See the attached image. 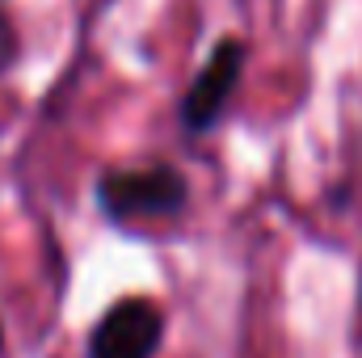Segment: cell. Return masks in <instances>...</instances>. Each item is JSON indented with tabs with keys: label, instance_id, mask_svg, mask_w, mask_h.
<instances>
[{
	"label": "cell",
	"instance_id": "obj_1",
	"mask_svg": "<svg viewBox=\"0 0 362 358\" xmlns=\"http://www.w3.org/2000/svg\"><path fill=\"white\" fill-rule=\"evenodd\" d=\"M93 202L114 228L177 219L189 207V178L169 161H152L139 169H101L93 181Z\"/></svg>",
	"mask_w": 362,
	"mask_h": 358
},
{
	"label": "cell",
	"instance_id": "obj_2",
	"mask_svg": "<svg viewBox=\"0 0 362 358\" xmlns=\"http://www.w3.org/2000/svg\"><path fill=\"white\" fill-rule=\"evenodd\" d=\"M245 64H249V47H245L240 38L228 34V38H219V42L211 47L206 64L194 72L189 89L181 93V101H177V127L189 139H198V135H206V131L219 127L228 101L240 89Z\"/></svg>",
	"mask_w": 362,
	"mask_h": 358
},
{
	"label": "cell",
	"instance_id": "obj_3",
	"mask_svg": "<svg viewBox=\"0 0 362 358\" xmlns=\"http://www.w3.org/2000/svg\"><path fill=\"white\" fill-rule=\"evenodd\" d=\"M165 308L152 295L114 299L85 337V358H156L165 346Z\"/></svg>",
	"mask_w": 362,
	"mask_h": 358
},
{
	"label": "cell",
	"instance_id": "obj_4",
	"mask_svg": "<svg viewBox=\"0 0 362 358\" xmlns=\"http://www.w3.org/2000/svg\"><path fill=\"white\" fill-rule=\"evenodd\" d=\"M17 59H21V34H17L13 17L0 8V76H8Z\"/></svg>",
	"mask_w": 362,
	"mask_h": 358
},
{
	"label": "cell",
	"instance_id": "obj_5",
	"mask_svg": "<svg viewBox=\"0 0 362 358\" xmlns=\"http://www.w3.org/2000/svg\"><path fill=\"white\" fill-rule=\"evenodd\" d=\"M354 346L362 350V266H358V308H354Z\"/></svg>",
	"mask_w": 362,
	"mask_h": 358
},
{
	"label": "cell",
	"instance_id": "obj_6",
	"mask_svg": "<svg viewBox=\"0 0 362 358\" xmlns=\"http://www.w3.org/2000/svg\"><path fill=\"white\" fill-rule=\"evenodd\" d=\"M0 358H4V321H0Z\"/></svg>",
	"mask_w": 362,
	"mask_h": 358
}]
</instances>
